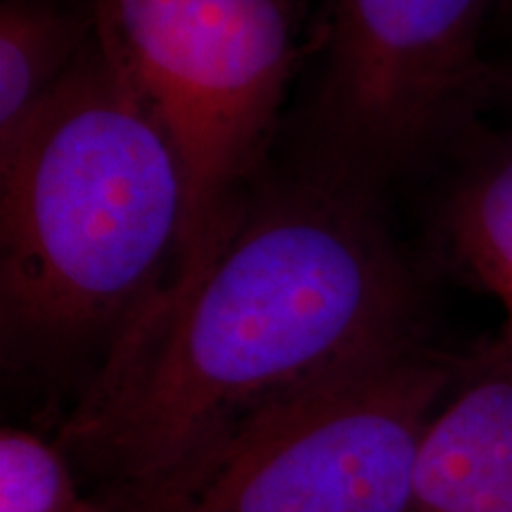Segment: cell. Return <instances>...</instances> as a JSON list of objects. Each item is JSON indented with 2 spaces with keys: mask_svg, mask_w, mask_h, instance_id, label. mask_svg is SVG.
I'll return each instance as SVG.
<instances>
[{
  "mask_svg": "<svg viewBox=\"0 0 512 512\" xmlns=\"http://www.w3.org/2000/svg\"><path fill=\"white\" fill-rule=\"evenodd\" d=\"M415 342L380 192L297 164L261 178L188 292L121 332L55 444L114 508L242 415Z\"/></svg>",
  "mask_w": 512,
  "mask_h": 512,
  "instance_id": "cell-1",
  "label": "cell"
},
{
  "mask_svg": "<svg viewBox=\"0 0 512 512\" xmlns=\"http://www.w3.org/2000/svg\"><path fill=\"white\" fill-rule=\"evenodd\" d=\"M183 214L174 147L93 34L0 155L5 358L50 370L98 354L100 366L169 283Z\"/></svg>",
  "mask_w": 512,
  "mask_h": 512,
  "instance_id": "cell-2",
  "label": "cell"
},
{
  "mask_svg": "<svg viewBox=\"0 0 512 512\" xmlns=\"http://www.w3.org/2000/svg\"><path fill=\"white\" fill-rule=\"evenodd\" d=\"M91 10L181 164V247L152 304L171 302L214 264L264 178L297 62L299 0H91Z\"/></svg>",
  "mask_w": 512,
  "mask_h": 512,
  "instance_id": "cell-3",
  "label": "cell"
},
{
  "mask_svg": "<svg viewBox=\"0 0 512 512\" xmlns=\"http://www.w3.org/2000/svg\"><path fill=\"white\" fill-rule=\"evenodd\" d=\"M456 380L420 342L230 422L112 512H408L427 425Z\"/></svg>",
  "mask_w": 512,
  "mask_h": 512,
  "instance_id": "cell-4",
  "label": "cell"
},
{
  "mask_svg": "<svg viewBox=\"0 0 512 512\" xmlns=\"http://www.w3.org/2000/svg\"><path fill=\"white\" fill-rule=\"evenodd\" d=\"M489 3L332 0L302 164L382 192L475 95Z\"/></svg>",
  "mask_w": 512,
  "mask_h": 512,
  "instance_id": "cell-5",
  "label": "cell"
},
{
  "mask_svg": "<svg viewBox=\"0 0 512 512\" xmlns=\"http://www.w3.org/2000/svg\"><path fill=\"white\" fill-rule=\"evenodd\" d=\"M408 512H512V366L472 377L439 406L415 460Z\"/></svg>",
  "mask_w": 512,
  "mask_h": 512,
  "instance_id": "cell-6",
  "label": "cell"
},
{
  "mask_svg": "<svg viewBox=\"0 0 512 512\" xmlns=\"http://www.w3.org/2000/svg\"><path fill=\"white\" fill-rule=\"evenodd\" d=\"M95 34L91 0H3L0 155L60 86Z\"/></svg>",
  "mask_w": 512,
  "mask_h": 512,
  "instance_id": "cell-7",
  "label": "cell"
},
{
  "mask_svg": "<svg viewBox=\"0 0 512 512\" xmlns=\"http://www.w3.org/2000/svg\"><path fill=\"white\" fill-rule=\"evenodd\" d=\"M448 233L463 266L512 309V152L477 169L453 197Z\"/></svg>",
  "mask_w": 512,
  "mask_h": 512,
  "instance_id": "cell-8",
  "label": "cell"
},
{
  "mask_svg": "<svg viewBox=\"0 0 512 512\" xmlns=\"http://www.w3.org/2000/svg\"><path fill=\"white\" fill-rule=\"evenodd\" d=\"M0 512H112L88 494L60 446L34 432L0 434Z\"/></svg>",
  "mask_w": 512,
  "mask_h": 512,
  "instance_id": "cell-9",
  "label": "cell"
},
{
  "mask_svg": "<svg viewBox=\"0 0 512 512\" xmlns=\"http://www.w3.org/2000/svg\"><path fill=\"white\" fill-rule=\"evenodd\" d=\"M498 358L508 361L512 366V309H505V328H503V342H501V354Z\"/></svg>",
  "mask_w": 512,
  "mask_h": 512,
  "instance_id": "cell-10",
  "label": "cell"
}]
</instances>
